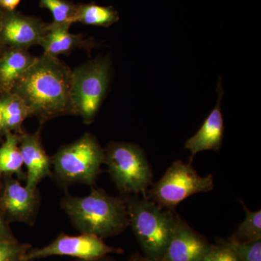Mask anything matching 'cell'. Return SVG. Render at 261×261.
<instances>
[{
    "label": "cell",
    "instance_id": "obj_6",
    "mask_svg": "<svg viewBox=\"0 0 261 261\" xmlns=\"http://www.w3.org/2000/svg\"><path fill=\"white\" fill-rule=\"evenodd\" d=\"M121 194L146 196L152 171L143 149L129 142H112L105 149V163Z\"/></svg>",
    "mask_w": 261,
    "mask_h": 261
},
{
    "label": "cell",
    "instance_id": "obj_23",
    "mask_svg": "<svg viewBox=\"0 0 261 261\" xmlns=\"http://www.w3.org/2000/svg\"><path fill=\"white\" fill-rule=\"evenodd\" d=\"M203 261H240L236 254L229 247L219 243L213 245L210 252Z\"/></svg>",
    "mask_w": 261,
    "mask_h": 261
},
{
    "label": "cell",
    "instance_id": "obj_29",
    "mask_svg": "<svg viewBox=\"0 0 261 261\" xmlns=\"http://www.w3.org/2000/svg\"><path fill=\"white\" fill-rule=\"evenodd\" d=\"M3 133V111H2V99L0 98V134Z\"/></svg>",
    "mask_w": 261,
    "mask_h": 261
},
{
    "label": "cell",
    "instance_id": "obj_14",
    "mask_svg": "<svg viewBox=\"0 0 261 261\" xmlns=\"http://www.w3.org/2000/svg\"><path fill=\"white\" fill-rule=\"evenodd\" d=\"M70 25L68 23L54 22L49 23L47 32L39 43L44 54L58 57L60 55L69 54L76 49L90 51L97 45L94 39H86L82 34L70 33Z\"/></svg>",
    "mask_w": 261,
    "mask_h": 261
},
{
    "label": "cell",
    "instance_id": "obj_13",
    "mask_svg": "<svg viewBox=\"0 0 261 261\" xmlns=\"http://www.w3.org/2000/svg\"><path fill=\"white\" fill-rule=\"evenodd\" d=\"M218 101L216 107L206 118L200 129L185 142V147L190 151V163L198 152L205 150H219L222 145L224 133V122L221 110V101L224 89L219 78L217 87Z\"/></svg>",
    "mask_w": 261,
    "mask_h": 261
},
{
    "label": "cell",
    "instance_id": "obj_30",
    "mask_svg": "<svg viewBox=\"0 0 261 261\" xmlns=\"http://www.w3.org/2000/svg\"><path fill=\"white\" fill-rule=\"evenodd\" d=\"M0 94H2V95H3V91H2V89L1 88H0Z\"/></svg>",
    "mask_w": 261,
    "mask_h": 261
},
{
    "label": "cell",
    "instance_id": "obj_15",
    "mask_svg": "<svg viewBox=\"0 0 261 261\" xmlns=\"http://www.w3.org/2000/svg\"><path fill=\"white\" fill-rule=\"evenodd\" d=\"M36 58L27 49L16 48L8 47L0 55V88L3 94L12 92Z\"/></svg>",
    "mask_w": 261,
    "mask_h": 261
},
{
    "label": "cell",
    "instance_id": "obj_17",
    "mask_svg": "<svg viewBox=\"0 0 261 261\" xmlns=\"http://www.w3.org/2000/svg\"><path fill=\"white\" fill-rule=\"evenodd\" d=\"M3 111V134L6 132L23 133L22 125L31 117L30 111L25 103L18 94L11 92L0 96Z\"/></svg>",
    "mask_w": 261,
    "mask_h": 261
},
{
    "label": "cell",
    "instance_id": "obj_27",
    "mask_svg": "<svg viewBox=\"0 0 261 261\" xmlns=\"http://www.w3.org/2000/svg\"><path fill=\"white\" fill-rule=\"evenodd\" d=\"M75 261H116L114 259L111 258V257L106 256L101 257V258L97 259H92V260H80V259H77Z\"/></svg>",
    "mask_w": 261,
    "mask_h": 261
},
{
    "label": "cell",
    "instance_id": "obj_24",
    "mask_svg": "<svg viewBox=\"0 0 261 261\" xmlns=\"http://www.w3.org/2000/svg\"><path fill=\"white\" fill-rule=\"evenodd\" d=\"M5 241H17V239L10 229L9 223L0 211V242Z\"/></svg>",
    "mask_w": 261,
    "mask_h": 261
},
{
    "label": "cell",
    "instance_id": "obj_22",
    "mask_svg": "<svg viewBox=\"0 0 261 261\" xmlns=\"http://www.w3.org/2000/svg\"><path fill=\"white\" fill-rule=\"evenodd\" d=\"M32 245L17 241L0 242V261H21Z\"/></svg>",
    "mask_w": 261,
    "mask_h": 261
},
{
    "label": "cell",
    "instance_id": "obj_10",
    "mask_svg": "<svg viewBox=\"0 0 261 261\" xmlns=\"http://www.w3.org/2000/svg\"><path fill=\"white\" fill-rule=\"evenodd\" d=\"M49 23L35 17L21 14L19 12H5L1 31L3 45L10 48L28 49L39 45Z\"/></svg>",
    "mask_w": 261,
    "mask_h": 261
},
{
    "label": "cell",
    "instance_id": "obj_21",
    "mask_svg": "<svg viewBox=\"0 0 261 261\" xmlns=\"http://www.w3.org/2000/svg\"><path fill=\"white\" fill-rule=\"evenodd\" d=\"M219 243L229 247L240 261H261V240L241 242L233 237Z\"/></svg>",
    "mask_w": 261,
    "mask_h": 261
},
{
    "label": "cell",
    "instance_id": "obj_2",
    "mask_svg": "<svg viewBox=\"0 0 261 261\" xmlns=\"http://www.w3.org/2000/svg\"><path fill=\"white\" fill-rule=\"evenodd\" d=\"M92 188L90 194L84 197L67 194L61 201V208L81 233L102 239L121 234L129 226L123 199L108 195L102 189Z\"/></svg>",
    "mask_w": 261,
    "mask_h": 261
},
{
    "label": "cell",
    "instance_id": "obj_3",
    "mask_svg": "<svg viewBox=\"0 0 261 261\" xmlns=\"http://www.w3.org/2000/svg\"><path fill=\"white\" fill-rule=\"evenodd\" d=\"M126 206L129 226L147 258L162 260L178 214L161 207L146 196L121 194Z\"/></svg>",
    "mask_w": 261,
    "mask_h": 261
},
{
    "label": "cell",
    "instance_id": "obj_11",
    "mask_svg": "<svg viewBox=\"0 0 261 261\" xmlns=\"http://www.w3.org/2000/svg\"><path fill=\"white\" fill-rule=\"evenodd\" d=\"M212 246L178 215L162 260L203 261Z\"/></svg>",
    "mask_w": 261,
    "mask_h": 261
},
{
    "label": "cell",
    "instance_id": "obj_1",
    "mask_svg": "<svg viewBox=\"0 0 261 261\" xmlns=\"http://www.w3.org/2000/svg\"><path fill=\"white\" fill-rule=\"evenodd\" d=\"M70 69L58 57L43 54L15 84L12 92L21 98L41 126L53 118L73 116Z\"/></svg>",
    "mask_w": 261,
    "mask_h": 261
},
{
    "label": "cell",
    "instance_id": "obj_4",
    "mask_svg": "<svg viewBox=\"0 0 261 261\" xmlns=\"http://www.w3.org/2000/svg\"><path fill=\"white\" fill-rule=\"evenodd\" d=\"M51 178L59 186L82 184L94 187L105 163V149L95 136L84 134L79 140L63 146L51 157Z\"/></svg>",
    "mask_w": 261,
    "mask_h": 261
},
{
    "label": "cell",
    "instance_id": "obj_28",
    "mask_svg": "<svg viewBox=\"0 0 261 261\" xmlns=\"http://www.w3.org/2000/svg\"><path fill=\"white\" fill-rule=\"evenodd\" d=\"M5 13L2 10V8H0V37H1V31L2 27H3V17H4ZM3 45L1 42V38H0V47Z\"/></svg>",
    "mask_w": 261,
    "mask_h": 261
},
{
    "label": "cell",
    "instance_id": "obj_26",
    "mask_svg": "<svg viewBox=\"0 0 261 261\" xmlns=\"http://www.w3.org/2000/svg\"><path fill=\"white\" fill-rule=\"evenodd\" d=\"M128 261H163V260H153L147 258L145 255H142L140 252H135L130 255Z\"/></svg>",
    "mask_w": 261,
    "mask_h": 261
},
{
    "label": "cell",
    "instance_id": "obj_5",
    "mask_svg": "<svg viewBox=\"0 0 261 261\" xmlns=\"http://www.w3.org/2000/svg\"><path fill=\"white\" fill-rule=\"evenodd\" d=\"M111 61L97 58L72 70L70 99L73 116L84 123L94 122L107 95L111 80Z\"/></svg>",
    "mask_w": 261,
    "mask_h": 261
},
{
    "label": "cell",
    "instance_id": "obj_31",
    "mask_svg": "<svg viewBox=\"0 0 261 261\" xmlns=\"http://www.w3.org/2000/svg\"><path fill=\"white\" fill-rule=\"evenodd\" d=\"M21 261H33V260H21Z\"/></svg>",
    "mask_w": 261,
    "mask_h": 261
},
{
    "label": "cell",
    "instance_id": "obj_25",
    "mask_svg": "<svg viewBox=\"0 0 261 261\" xmlns=\"http://www.w3.org/2000/svg\"><path fill=\"white\" fill-rule=\"evenodd\" d=\"M20 3V0H0V8L6 12L14 11Z\"/></svg>",
    "mask_w": 261,
    "mask_h": 261
},
{
    "label": "cell",
    "instance_id": "obj_12",
    "mask_svg": "<svg viewBox=\"0 0 261 261\" xmlns=\"http://www.w3.org/2000/svg\"><path fill=\"white\" fill-rule=\"evenodd\" d=\"M28 133L23 130L20 135V153L23 165L27 168L25 187L30 190H36L44 178L53 176L50 156L48 155L42 145L41 130Z\"/></svg>",
    "mask_w": 261,
    "mask_h": 261
},
{
    "label": "cell",
    "instance_id": "obj_32",
    "mask_svg": "<svg viewBox=\"0 0 261 261\" xmlns=\"http://www.w3.org/2000/svg\"><path fill=\"white\" fill-rule=\"evenodd\" d=\"M0 186H1V184H0Z\"/></svg>",
    "mask_w": 261,
    "mask_h": 261
},
{
    "label": "cell",
    "instance_id": "obj_7",
    "mask_svg": "<svg viewBox=\"0 0 261 261\" xmlns=\"http://www.w3.org/2000/svg\"><path fill=\"white\" fill-rule=\"evenodd\" d=\"M214 187L212 174L201 176L191 163L176 161L159 181L151 185L146 197L161 207L175 211L185 199L197 193L211 191Z\"/></svg>",
    "mask_w": 261,
    "mask_h": 261
},
{
    "label": "cell",
    "instance_id": "obj_16",
    "mask_svg": "<svg viewBox=\"0 0 261 261\" xmlns=\"http://www.w3.org/2000/svg\"><path fill=\"white\" fill-rule=\"evenodd\" d=\"M5 136L4 142L0 147V184L5 175L15 174L19 181H25L23 161L19 147L20 135L6 132Z\"/></svg>",
    "mask_w": 261,
    "mask_h": 261
},
{
    "label": "cell",
    "instance_id": "obj_20",
    "mask_svg": "<svg viewBox=\"0 0 261 261\" xmlns=\"http://www.w3.org/2000/svg\"><path fill=\"white\" fill-rule=\"evenodd\" d=\"M41 8L50 11L56 23H74L77 5L67 0H39Z\"/></svg>",
    "mask_w": 261,
    "mask_h": 261
},
{
    "label": "cell",
    "instance_id": "obj_19",
    "mask_svg": "<svg viewBox=\"0 0 261 261\" xmlns=\"http://www.w3.org/2000/svg\"><path fill=\"white\" fill-rule=\"evenodd\" d=\"M245 209V219L239 225L233 238L241 242H252L261 240V211H251L240 201Z\"/></svg>",
    "mask_w": 261,
    "mask_h": 261
},
{
    "label": "cell",
    "instance_id": "obj_18",
    "mask_svg": "<svg viewBox=\"0 0 261 261\" xmlns=\"http://www.w3.org/2000/svg\"><path fill=\"white\" fill-rule=\"evenodd\" d=\"M119 19V14L113 7L89 3L77 5L74 23L108 28Z\"/></svg>",
    "mask_w": 261,
    "mask_h": 261
},
{
    "label": "cell",
    "instance_id": "obj_9",
    "mask_svg": "<svg viewBox=\"0 0 261 261\" xmlns=\"http://www.w3.org/2000/svg\"><path fill=\"white\" fill-rule=\"evenodd\" d=\"M0 186V211L8 223L20 222L33 226L40 205L39 189L30 190L18 178L5 175Z\"/></svg>",
    "mask_w": 261,
    "mask_h": 261
},
{
    "label": "cell",
    "instance_id": "obj_8",
    "mask_svg": "<svg viewBox=\"0 0 261 261\" xmlns=\"http://www.w3.org/2000/svg\"><path fill=\"white\" fill-rule=\"evenodd\" d=\"M123 252L121 248L109 246L103 241V239L95 235L81 233L77 236H69L62 233L46 246L41 248L32 247L23 260L34 261L56 255L76 257L80 260H92Z\"/></svg>",
    "mask_w": 261,
    "mask_h": 261
}]
</instances>
